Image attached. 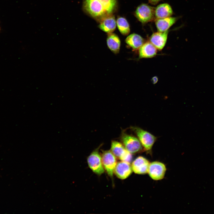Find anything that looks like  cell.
Returning a JSON list of instances; mask_svg holds the SVG:
<instances>
[{"label": "cell", "instance_id": "5bb4252c", "mask_svg": "<svg viewBox=\"0 0 214 214\" xmlns=\"http://www.w3.org/2000/svg\"><path fill=\"white\" fill-rule=\"evenodd\" d=\"M176 17H169L163 18L156 19L155 22L158 32H163L168 29L176 22Z\"/></svg>", "mask_w": 214, "mask_h": 214}, {"label": "cell", "instance_id": "7c38bea8", "mask_svg": "<svg viewBox=\"0 0 214 214\" xmlns=\"http://www.w3.org/2000/svg\"><path fill=\"white\" fill-rule=\"evenodd\" d=\"M157 50L150 41L144 43L139 49V59L153 57L156 55Z\"/></svg>", "mask_w": 214, "mask_h": 214}, {"label": "cell", "instance_id": "9a60e30c", "mask_svg": "<svg viewBox=\"0 0 214 214\" xmlns=\"http://www.w3.org/2000/svg\"><path fill=\"white\" fill-rule=\"evenodd\" d=\"M106 43L108 48L113 53L116 54L119 53L121 41L117 35L112 32L108 33Z\"/></svg>", "mask_w": 214, "mask_h": 214}, {"label": "cell", "instance_id": "277c9868", "mask_svg": "<svg viewBox=\"0 0 214 214\" xmlns=\"http://www.w3.org/2000/svg\"><path fill=\"white\" fill-rule=\"evenodd\" d=\"M121 138L126 150L131 154L136 153L141 150V144L136 137L123 132L122 133Z\"/></svg>", "mask_w": 214, "mask_h": 214}, {"label": "cell", "instance_id": "7a4b0ae2", "mask_svg": "<svg viewBox=\"0 0 214 214\" xmlns=\"http://www.w3.org/2000/svg\"><path fill=\"white\" fill-rule=\"evenodd\" d=\"M155 8L146 4L139 5L135 12V16L142 23H146L153 20L155 18Z\"/></svg>", "mask_w": 214, "mask_h": 214}, {"label": "cell", "instance_id": "30bf717a", "mask_svg": "<svg viewBox=\"0 0 214 214\" xmlns=\"http://www.w3.org/2000/svg\"><path fill=\"white\" fill-rule=\"evenodd\" d=\"M132 171V169L130 163L121 161L117 163L114 173L118 178L124 180L128 177Z\"/></svg>", "mask_w": 214, "mask_h": 214}, {"label": "cell", "instance_id": "ba28073f", "mask_svg": "<svg viewBox=\"0 0 214 214\" xmlns=\"http://www.w3.org/2000/svg\"><path fill=\"white\" fill-rule=\"evenodd\" d=\"M166 170L165 166L163 163L154 161L150 163L148 173L153 180H159L163 178Z\"/></svg>", "mask_w": 214, "mask_h": 214}, {"label": "cell", "instance_id": "5b68a950", "mask_svg": "<svg viewBox=\"0 0 214 214\" xmlns=\"http://www.w3.org/2000/svg\"><path fill=\"white\" fill-rule=\"evenodd\" d=\"M97 148L92 152L88 157L87 162L90 168L95 174L100 175L104 171L102 160L101 156L100 155Z\"/></svg>", "mask_w": 214, "mask_h": 214}, {"label": "cell", "instance_id": "8fae6325", "mask_svg": "<svg viewBox=\"0 0 214 214\" xmlns=\"http://www.w3.org/2000/svg\"><path fill=\"white\" fill-rule=\"evenodd\" d=\"M150 163L146 158L140 156L133 161L131 166L132 170L135 173L144 174L148 173Z\"/></svg>", "mask_w": 214, "mask_h": 214}, {"label": "cell", "instance_id": "ffe728a7", "mask_svg": "<svg viewBox=\"0 0 214 214\" xmlns=\"http://www.w3.org/2000/svg\"></svg>", "mask_w": 214, "mask_h": 214}, {"label": "cell", "instance_id": "d6986e66", "mask_svg": "<svg viewBox=\"0 0 214 214\" xmlns=\"http://www.w3.org/2000/svg\"><path fill=\"white\" fill-rule=\"evenodd\" d=\"M161 0H148L150 3L153 5L157 4Z\"/></svg>", "mask_w": 214, "mask_h": 214}, {"label": "cell", "instance_id": "52a82bcc", "mask_svg": "<svg viewBox=\"0 0 214 214\" xmlns=\"http://www.w3.org/2000/svg\"><path fill=\"white\" fill-rule=\"evenodd\" d=\"M102 164L108 175L112 177L117 162L116 158L111 150L103 152L102 156Z\"/></svg>", "mask_w": 214, "mask_h": 214}, {"label": "cell", "instance_id": "3957f363", "mask_svg": "<svg viewBox=\"0 0 214 214\" xmlns=\"http://www.w3.org/2000/svg\"><path fill=\"white\" fill-rule=\"evenodd\" d=\"M132 129L136 133L144 150L147 151L150 150L156 140V137L140 128L133 127Z\"/></svg>", "mask_w": 214, "mask_h": 214}, {"label": "cell", "instance_id": "4fadbf2b", "mask_svg": "<svg viewBox=\"0 0 214 214\" xmlns=\"http://www.w3.org/2000/svg\"><path fill=\"white\" fill-rule=\"evenodd\" d=\"M99 27L103 31L108 33H112L115 29L116 21L114 16L111 14L100 20Z\"/></svg>", "mask_w": 214, "mask_h": 214}, {"label": "cell", "instance_id": "2e32d148", "mask_svg": "<svg viewBox=\"0 0 214 214\" xmlns=\"http://www.w3.org/2000/svg\"><path fill=\"white\" fill-rule=\"evenodd\" d=\"M128 46L134 51L139 50L144 43V40L140 35L133 33L128 36L125 40Z\"/></svg>", "mask_w": 214, "mask_h": 214}, {"label": "cell", "instance_id": "6da1fadb", "mask_svg": "<svg viewBox=\"0 0 214 214\" xmlns=\"http://www.w3.org/2000/svg\"><path fill=\"white\" fill-rule=\"evenodd\" d=\"M117 5V0H84L83 7L91 16L100 20L112 14Z\"/></svg>", "mask_w": 214, "mask_h": 214}, {"label": "cell", "instance_id": "e0dca14e", "mask_svg": "<svg viewBox=\"0 0 214 214\" xmlns=\"http://www.w3.org/2000/svg\"><path fill=\"white\" fill-rule=\"evenodd\" d=\"M173 13L172 9L167 3H163L158 5L155 10L156 19L170 17Z\"/></svg>", "mask_w": 214, "mask_h": 214}, {"label": "cell", "instance_id": "9c48e42d", "mask_svg": "<svg viewBox=\"0 0 214 214\" xmlns=\"http://www.w3.org/2000/svg\"><path fill=\"white\" fill-rule=\"evenodd\" d=\"M168 32L167 30L163 32L158 31L153 33L150 37V42L157 50H161L166 44Z\"/></svg>", "mask_w": 214, "mask_h": 214}, {"label": "cell", "instance_id": "ac0fdd59", "mask_svg": "<svg viewBox=\"0 0 214 214\" xmlns=\"http://www.w3.org/2000/svg\"><path fill=\"white\" fill-rule=\"evenodd\" d=\"M116 24L119 31L122 34L127 35L130 33L129 24L125 18L122 17H118L117 19Z\"/></svg>", "mask_w": 214, "mask_h": 214}, {"label": "cell", "instance_id": "8992f818", "mask_svg": "<svg viewBox=\"0 0 214 214\" xmlns=\"http://www.w3.org/2000/svg\"><path fill=\"white\" fill-rule=\"evenodd\" d=\"M111 151L116 158L121 160L130 163L132 154L128 151L122 144L115 141H112Z\"/></svg>", "mask_w": 214, "mask_h": 214}]
</instances>
